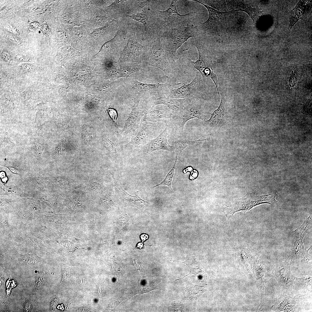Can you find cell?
I'll use <instances>...</instances> for the list:
<instances>
[{
	"label": "cell",
	"mask_w": 312,
	"mask_h": 312,
	"mask_svg": "<svg viewBox=\"0 0 312 312\" xmlns=\"http://www.w3.org/2000/svg\"><path fill=\"white\" fill-rule=\"evenodd\" d=\"M167 28L160 35V40L168 61L175 62L178 58L177 50L189 38L197 37L198 30L197 27L189 23L186 26Z\"/></svg>",
	"instance_id": "6da1fadb"
},
{
	"label": "cell",
	"mask_w": 312,
	"mask_h": 312,
	"mask_svg": "<svg viewBox=\"0 0 312 312\" xmlns=\"http://www.w3.org/2000/svg\"><path fill=\"white\" fill-rule=\"evenodd\" d=\"M195 99L186 100L184 107L182 110L173 112L172 118L168 124L171 135L179 136L184 134L185 132L184 130V125L190 119L197 118L198 120H205L203 108Z\"/></svg>",
	"instance_id": "7a4b0ae2"
},
{
	"label": "cell",
	"mask_w": 312,
	"mask_h": 312,
	"mask_svg": "<svg viewBox=\"0 0 312 312\" xmlns=\"http://www.w3.org/2000/svg\"><path fill=\"white\" fill-rule=\"evenodd\" d=\"M125 17L143 25L145 33L143 40L146 42V44L158 37L161 30L165 27L157 14V9L153 7L151 3L144 7L141 12Z\"/></svg>",
	"instance_id": "3957f363"
},
{
	"label": "cell",
	"mask_w": 312,
	"mask_h": 312,
	"mask_svg": "<svg viewBox=\"0 0 312 312\" xmlns=\"http://www.w3.org/2000/svg\"><path fill=\"white\" fill-rule=\"evenodd\" d=\"M277 196L276 193L257 196L255 192H248L243 197L235 200L231 204L226 205L223 212L230 219L236 212H246L261 204L266 203L274 205L277 202L275 199Z\"/></svg>",
	"instance_id": "277c9868"
},
{
	"label": "cell",
	"mask_w": 312,
	"mask_h": 312,
	"mask_svg": "<svg viewBox=\"0 0 312 312\" xmlns=\"http://www.w3.org/2000/svg\"><path fill=\"white\" fill-rule=\"evenodd\" d=\"M122 85L134 97L139 95L144 100L166 96L169 94L172 89L171 85L168 82L163 84L143 83L129 77L122 81Z\"/></svg>",
	"instance_id": "5b68a950"
},
{
	"label": "cell",
	"mask_w": 312,
	"mask_h": 312,
	"mask_svg": "<svg viewBox=\"0 0 312 312\" xmlns=\"http://www.w3.org/2000/svg\"><path fill=\"white\" fill-rule=\"evenodd\" d=\"M134 27L131 25L127 42L120 53L117 62L119 64L127 62L142 63L146 66L148 45H142L139 42L136 36L135 28Z\"/></svg>",
	"instance_id": "8992f818"
},
{
	"label": "cell",
	"mask_w": 312,
	"mask_h": 312,
	"mask_svg": "<svg viewBox=\"0 0 312 312\" xmlns=\"http://www.w3.org/2000/svg\"><path fill=\"white\" fill-rule=\"evenodd\" d=\"M168 124L165 122H141L140 129L137 135L131 139L129 143L124 145L123 148L126 151H130L140 145L146 144L158 136Z\"/></svg>",
	"instance_id": "52a82bcc"
},
{
	"label": "cell",
	"mask_w": 312,
	"mask_h": 312,
	"mask_svg": "<svg viewBox=\"0 0 312 312\" xmlns=\"http://www.w3.org/2000/svg\"><path fill=\"white\" fill-rule=\"evenodd\" d=\"M146 66L157 67L163 71L168 77L172 73V68L168 61L161 43L160 36L148 44Z\"/></svg>",
	"instance_id": "ba28073f"
},
{
	"label": "cell",
	"mask_w": 312,
	"mask_h": 312,
	"mask_svg": "<svg viewBox=\"0 0 312 312\" xmlns=\"http://www.w3.org/2000/svg\"><path fill=\"white\" fill-rule=\"evenodd\" d=\"M177 1L172 0L169 7L165 11H160L157 9V14L164 22L165 27L172 28L186 26L188 24H190L192 21L194 12H191L186 14H179L176 7Z\"/></svg>",
	"instance_id": "9c48e42d"
},
{
	"label": "cell",
	"mask_w": 312,
	"mask_h": 312,
	"mask_svg": "<svg viewBox=\"0 0 312 312\" xmlns=\"http://www.w3.org/2000/svg\"><path fill=\"white\" fill-rule=\"evenodd\" d=\"M142 99L139 95L133 97V105L127 118L125 121L124 127L120 130V134H123L127 139H131L134 137L135 130L140 127V120L144 116L142 109L139 107V102Z\"/></svg>",
	"instance_id": "30bf717a"
},
{
	"label": "cell",
	"mask_w": 312,
	"mask_h": 312,
	"mask_svg": "<svg viewBox=\"0 0 312 312\" xmlns=\"http://www.w3.org/2000/svg\"><path fill=\"white\" fill-rule=\"evenodd\" d=\"M203 83L201 74L199 72H197L190 83H183L182 86L177 89H171L167 97L173 99H183L187 100L196 99Z\"/></svg>",
	"instance_id": "8fae6325"
},
{
	"label": "cell",
	"mask_w": 312,
	"mask_h": 312,
	"mask_svg": "<svg viewBox=\"0 0 312 312\" xmlns=\"http://www.w3.org/2000/svg\"><path fill=\"white\" fill-rule=\"evenodd\" d=\"M291 263L287 259L285 261L277 262L273 265L271 275L277 280L283 289H290L293 287L296 277L290 270Z\"/></svg>",
	"instance_id": "7c38bea8"
},
{
	"label": "cell",
	"mask_w": 312,
	"mask_h": 312,
	"mask_svg": "<svg viewBox=\"0 0 312 312\" xmlns=\"http://www.w3.org/2000/svg\"><path fill=\"white\" fill-rule=\"evenodd\" d=\"M194 44L199 53L198 59L196 61L190 60L194 69H196L201 74L204 83L207 82L209 75L213 70L211 61L207 49L200 44L196 39H194Z\"/></svg>",
	"instance_id": "4fadbf2b"
},
{
	"label": "cell",
	"mask_w": 312,
	"mask_h": 312,
	"mask_svg": "<svg viewBox=\"0 0 312 312\" xmlns=\"http://www.w3.org/2000/svg\"><path fill=\"white\" fill-rule=\"evenodd\" d=\"M169 134V128L167 125L158 136L146 144L140 146L139 152L145 154L158 150L173 151L174 150V147L170 144L167 139V136Z\"/></svg>",
	"instance_id": "5bb4252c"
},
{
	"label": "cell",
	"mask_w": 312,
	"mask_h": 312,
	"mask_svg": "<svg viewBox=\"0 0 312 312\" xmlns=\"http://www.w3.org/2000/svg\"><path fill=\"white\" fill-rule=\"evenodd\" d=\"M142 107L143 120L144 121L153 123H168L172 118L173 112L169 108L156 109L143 103Z\"/></svg>",
	"instance_id": "9a60e30c"
},
{
	"label": "cell",
	"mask_w": 312,
	"mask_h": 312,
	"mask_svg": "<svg viewBox=\"0 0 312 312\" xmlns=\"http://www.w3.org/2000/svg\"><path fill=\"white\" fill-rule=\"evenodd\" d=\"M186 100L183 99L169 98L164 95L159 97H151L144 100L143 103L153 107L157 105L164 104L170 110L178 112L182 110L184 107Z\"/></svg>",
	"instance_id": "2e32d148"
},
{
	"label": "cell",
	"mask_w": 312,
	"mask_h": 312,
	"mask_svg": "<svg viewBox=\"0 0 312 312\" xmlns=\"http://www.w3.org/2000/svg\"><path fill=\"white\" fill-rule=\"evenodd\" d=\"M194 1L203 5L207 8L209 12V16L207 20L202 24L199 27L200 29L208 33H211L213 31L218 21H220L225 16L235 12L234 10L227 12H220L209 6L200 3L198 0Z\"/></svg>",
	"instance_id": "e0dca14e"
},
{
	"label": "cell",
	"mask_w": 312,
	"mask_h": 312,
	"mask_svg": "<svg viewBox=\"0 0 312 312\" xmlns=\"http://www.w3.org/2000/svg\"><path fill=\"white\" fill-rule=\"evenodd\" d=\"M296 304L295 298L287 296L284 290H283L281 292L280 297L276 300L270 310L273 312L297 311V307L296 306Z\"/></svg>",
	"instance_id": "ac0fdd59"
},
{
	"label": "cell",
	"mask_w": 312,
	"mask_h": 312,
	"mask_svg": "<svg viewBox=\"0 0 312 312\" xmlns=\"http://www.w3.org/2000/svg\"><path fill=\"white\" fill-rule=\"evenodd\" d=\"M106 10L112 17L116 20L129 15L127 0H115L107 7Z\"/></svg>",
	"instance_id": "d6986e66"
},
{
	"label": "cell",
	"mask_w": 312,
	"mask_h": 312,
	"mask_svg": "<svg viewBox=\"0 0 312 312\" xmlns=\"http://www.w3.org/2000/svg\"><path fill=\"white\" fill-rule=\"evenodd\" d=\"M259 269L258 270L257 278L259 281V287L262 294L268 278L271 276V269L269 262L262 256H258Z\"/></svg>",
	"instance_id": "ffe728a7"
},
{
	"label": "cell",
	"mask_w": 312,
	"mask_h": 312,
	"mask_svg": "<svg viewBox=\"0 0 312 312\" xmlns=\"http://www.w3.org/2000/svg\"><path fill=\"white\" fill-rule=\"evenodd\" d=\"M112 175L114 185L120 196L125 201L138 207H142L147 205L148 202L143 200L137 195L132 196L127 193L117 182L113 174Z\"/></svg>",
	"instance_id": "44dd1931"
},
{
	"label": "cell",
	"mask_w": 312,
	"mask_h": 312,
	"mask_svg": "<svg viewBox=\"0 0 312 312\" xmlns=\"http://www.w3.org/2000/svg\"><path fill=\"white\" fill-rule=\"evenodd\" d=\"M187 133L186 132L182 135L176 137L171 135V138L176 148V155L174 164L176 165L178 160L180 159V156L182 152L186 147L193 145L197 142L203 141L206 140L205 139L201 140L202 138V137L197 140L191 141L187 139Z\"/></svg>",
	"instance_id": "7402d4cb"
},
{
	"label": "cell",
	"mask_w": 312,
	"mask_h": 312,
	"mask_svg": "<svg viewBox=\"0 0 312 312\" xmlns=\"http://www.w3.org/2000/svg\"><path fill=\"white\" fill-rule=\"evenodd\" d=\"M221 101L218 108L212 113H208L211 115L210 118L207 120H204L206 125L209 127L212 128L217 125L222 120L225 114V105L226 99L223 93L221 94Z\"/></svg>",
	"instance_id": "603a6c76"
},
{
	"label": "cell",
	"mask_w": 312,
	"mask_h": 312,
	"mask_svg": "<svg viewBox=\"0 0 312 312\" xmlns=\"http://www.w3.org/2000/svg\"><path fill=\"white\" fill-rule=\"evenodd\" d=\"M304 3V1L300 0L295 7L290 12L289 24L288 28L289 31L295 24L302 18L305 12L306 6Z\"/></svg>",
	"instance_id": "cb8c5ba5"
},
{
	"label": "cell",
	"mask_w": 312,
	"mask_h": 312,
	"mask_svg": "<svg viewBox=\"0 0 312 312\" xmlns=\"http://www.w3.org/2000/svg\"><path fill=\"white\" fill-rule=\"evenodd\" d=\"M118 64L122 77L126 78L133 73L142 70L146 66L143 63L136 62Z\"/></svg>",
	"instance_id": "d4e9b609"
},
{
	"label": "cell",
	"mask_w": 312,
	"mask_h": 312,
	"mask_svg": "<svg viewBox=\"0 0 312 312\" xmlns=\"http://www.w3.org/2000/svg\"><path fill=\"white\" fill-rule=\"evenodd\" d=\"M174 262H181L186 265L189 268L190 271L189 274L184 276L183 278L175 280L174 281H177L178 280L183 278L189 275L194 274L197 276L200 275L201 268L200 266L198 261L197 259L193 256H190L188 259L184 261H176L171 260Z\"/></svg>",
	"instance_id": "484cf974"
},
{
	"label": "cell",
	"mask_w": 312,
	"mask_h": 312,
	"mask_svg": "<svg viewBox=\"0 0 312 312\" xmlns=\"http://www.w3.org/2000/svg\"><path fill=\"white\" fill-rule=\"evenodd\" d=\"M130 15L136 14L142 12L143 8L148 5L151 0H128Z\"/></svg>",
	"instance_id": "4316f807"
},
{
	"label": "cell",
	"mask_w": 312,
	"mask_h": 312,
	"mask_svg": "<svg viewBox=\"0 0 312 312\" xmlns=\"http://www.w3.org/2000/svg\"><path fill=\"white\" fill-rule=\"evenodd\" d=\"M206 286L205 283H201L186 288L187 297L191 301L196 302L197 299L204 291Z\"/></svg>",
	"instance_id": "83f0119b"
},
{
	"label": "cell",
	"mask_w": 312,
	"mask_h": 312,
	"mask_svg": "<svg viewBox=\"0 0 312 312\" xmlns=\"http://www.w3.org/2000/svg\"><path fill=\"white\" fill-rule=\"evenodd\" d=\"M103 140L105 147L111 153L117 154L120 151L121 143L114 141L109 138L103 137Z\"/></svg>",
	"instance_id": "f1b7e54d"
},
{
	"label": "cell",
	"mask_w": 312,
	"mask_h": 312,
	"mask_svg": "<svg viewBox=\"0 0 312 312\" xmlns=\"http://www.w3.org/2000/svg\"><path fill=\"white\" fill-rule=\"evenodd\" d=\"M235 11H240L246 13L253 21V23H255L258 19L263 12L258 8H253L251 6H248L244 9H239L234 10Z\"/></svg>",
	"instance_id": "f546056e"
},
{
	"label": "cell",
	"mask_w": 312,
	"mask_h": 312,
	"mask_svg": "<svg viewBox=\"0 0 312 312\" xmlns=\"http://www.w3.org/2000/svg\"><path fill=\"white\" fill-rule=\"evenodd\" d=\"M23 262L29 266H35L41 263L42 260L36 255L27 254L22 256Z\"/></svg>",
	"instance_id": "4dcf8cb0"
},
{
	"label": "cell",
	"mask_w": 312,
	"mask_h": 312,
	"mask_svg": "<svg viewBox=\"0 0 312 312\" xmlns=\"http://www.w3.org/2000/svg\"><path fill=\"white\" fill-rule=\"evenodd\" d=\"M295 279L300 282L303 285L304 290L309 291L312 290V277L309 275L303 276L300 278H296Z\"/></svg>",
	"instance_id": "1f68e13d"
},
{
	"label": "cell",
	"mask_w": 312,
	"mask_h": 312,
	"mask_svg": "<svg viewBox=\"0 0 312 312\" xmlns=\"http://www.w3.org/2000/svg\"><path fill=\"white\" fill-rule=\"evenodd\" d=\"M176 166V165L174 164L172 169L168 173L165 179L160 183L153 186L152 187V188H153L155 187H156L160 185H165L169 187L170 189L173 192V191L172 188L171 184L172 179L174 174V170Z\"/></svg>",
	"instance_id": "d6a6232c"
},
{
	"label": "cell",
	"mask_w": 312,
	"mask_h": 312,
	"mask_svg": "<svg viewBox=\"0 0 312 312\" xmlns=\"http://www.w3.org/2000/svg\"><path fill=\"white\" fill-rule=\"evenodd\" d=\"M47 274V271L44 270L38 274L36 277L35 281L36 288L39 289L44 285Z\"/></svg>",
	"instance_id": "836d02e7"
},
{
	"label": "cell",
	"mask_w": 312,
	"mask_h": 312,
	"mask_svg": "<svg viewBox=\"0 0 312 312\" xmlns=\"http://www.w3.org/2000/svg\"><path fill=\"white\" fill-rule=\"evenodd\" d=\"M107 110L109 116L116 126L117 131H118L119 130L120 131V130L119 129L118 127L116 122L117 117L116 112L115 109L112 108H107Z\"/></svg>",
	"instance_id": "e575fe53"
},
{
	"label": "cell",
	"mask_w": 312,
	"mask_h": 312,
	"mask_svg": "<svg viewBox=\"0 0 312 312\" xmlns=\"http://www.w3.org/2000/svg\"><path fill=\"white\" fill-rule=\"evenodd\" d=\"M90 186L91 189L93 190H98L101 189L102 186V182L101 180L93 179L91 181Z\"/></svg>",
	"instance_id": "d590c367"
},
{
	"label": "cell",
	"mask_w": 312,
	"mask_h": 312,
	"mask_svg": "<svg viewBox=\"0 0 312 312\" xmlns=\"http://www.w3.org/2000/svg\"><path fill=\"white\" fill-rule=\"evenodd\" d=\"M209 78H210L213 82L216 87L218 94L219 95V91L218 90V79L217 77L216 74L214 73L213 70H212L210 74L209 75Z\"/></svg>",
	"instance_id": "8d00e7d4"
},
{
	"label": "cell",
	"mask_w": 312,
	"mask_h": 312,
	"mask_svg": "<svg viewBox=\"0 0 312 312\" xmlns=\"http://www.w3.org/2000/svg\"><path fill=\"white\" fill-rule=\"evenodd\" d=\"M32 304L31 301L29 299L25 301L23 307V311L24 312H30L31 310Z\"/></svg>",
	"instance_id": "74e56055"
},
{
	"label": "cell",
	"mask_w": 312,
	"mask_h": 312,
	"mask_svg": "<svg viewBox=\"0 0 312 312\" xmlns=\"http://www.w3.org/2000/svg\"><path fill=\"white\" fill-rule=\"evenodd\" d=\"M262 297H261V300L260 302L259 305L257 309V311H265V310L264 308L262 302Z\"/></svg>",
	"instance_id": "f35d334b"
},
{
	"label": "cell",
	"mask_w": 312,
	"mask_h": 312,
	"mask_svg": "<svg viewBox=\"0 0 312 312\" xmlns=\"http://www.w3.org/2000/svg\"><path fill=\"white\" fill-rule=\"evenodd\" d=\"M140 238L142 242H144L148 238V236L145 234H142L140 236Z\"/></svg>",
	"instance_id": "ab89813d"
},
{
	"label": "cell",
	"mask_w": 312,
	"mask_h": 312,
	"mask_svg": "<svg viewBox=\"0 0 312 312\" xmlns=\"http://www.w3.org/2000/svg\"><path fill=\"white\" fill-rule=\"evenodd\" d=\"M10 171H11V172H12L13 173H14V174H19V172L17 170H16V169H15V168H10Z\"/></svg>",
	"instance_id": "60d3db41"
},
{
	"label": "cell",
	"mask_w": 312,
	"mask_h": 312,
	"mask_svg": "<svg viewBox=\"0 0 312 312\" xmlns=\"http://www.w3.org/2000/svg\"><path fill=\"white\" fill-rule=\"evenodd\" d=\"M57 300H53L52 301V302L51 305L52 310V309H53L54 308H55V304L57 303Z\"/></svg>",
	"instance_id": "b9f144b4"
},
{
	"label": "cell",
	"mask_w": 312,
	"mask_h": 312,
	"mask_svg": "<svg viewBox=\"0 0 312 312\" xmlns=\"http://www.w3.org/2000/svg\"><path fill=\"white\" fill-rule=\"evenodd\" d=\"M143 244L142 243H139L136 246V248L141 249L143 248Z\"/></svg>",
	"instance_id": "7bdbcfd3"
}]
</instances>
